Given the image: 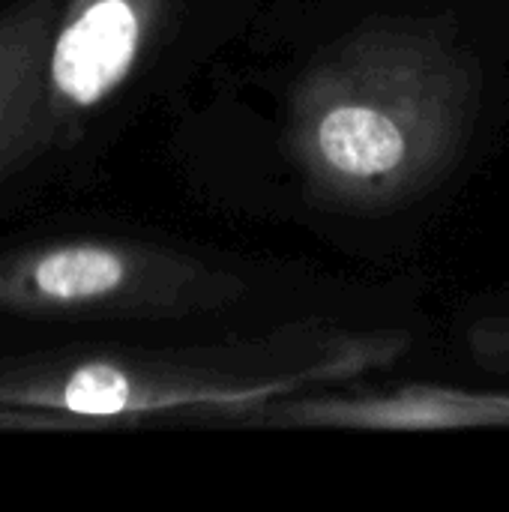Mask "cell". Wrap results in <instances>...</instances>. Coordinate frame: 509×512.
<instances>
[{
  "label": "cell",
  "mask_w": 509,
  "mask_h": 512,
  "mask_svg": "<svg viewBox=\"0 0 509 512\" xmlns=\"http://www.w3.org/2000/svg\"><path fill=\"white\" fill-rule=\"evenodd\" d=\"M477 54L444 18L378 15L330 42L288 99V150L312 198L375 213L429 192L471 141Z\"/></svg>",
  "instance_id": "6da1fadb"
},
{
  "label": "cell",
  "mask_w": 509,
  "mask_h": 512,
  "mask_svg": "<svg viewBox=\"0 0 509 512\" xmlns=\"http://www.w3.org/2000/svg\"><path fill=\"white\" fill-rule=\"evenodd\" d=\"M402 330L294 324L234 345L171 354H75L0 363V408L129 420L231 417L255 423L276 402L333 390L405 357Z\"/></svg>",
  "instance_id": "7a4b0ae2"
},
{
  "label": "cell",
  "mask_w": 509,
  "mask_h": 512,
  "mask_svg": "<svg viewBox=\"0 0 509 512\" xmlns=\"http://www.w3.org/2000/svg\"><path fill=\"white\" fill-rule=\"evenodd\" d=\"M246 282L192 255L78 237L0 255V312L69 321H156L225 309Z\"/></svg>",
  "instance_id": "3957f363"
},
{
  "label": "cell",
  "mask_w": 509,
  "mask_h": 512,
  "mask_svg": "<svg viewBox=\"0 0 509 512\" xmlns=\"http://www.w3.org/2000/svg\"><path fill=\"white\" fill-rule=\"evenodd\" d=\"M171 18V0H66L42 63L33 162L69 147L141 69Z\"/></svg>",
  "instance_id": "277c9868"
},
{
  "label": "cell",
  "mask_w": 509,
  "mask_h": 512,
  "mask_svg": "<svg viewBox=\"0 0 509 512\" xmlns=\"http://www.w3.org/2000/svg\"><path fill=\"white\" fill-rule=\"evenodd\" d=\"M258 426L291 429H372V432H441L509 429V393L408 384L387 393L342 396L333 390L276 402Z\"/></svg>",
  "instance_id": "5b68a950"
},
{
  "label": "cell",
  "mask_w": 509,
  "mask_h": 512,
  "mask_svg": "<svg viewBox=\"0 0 509 512\" xmlns=\"http://www.w3.org/2000/svg\"><path fill=\"white\" fill-rule=\"evenodd\" d=\"M57 15V0H15L0 12V180L33 162L42 63Z\"/></svg>",
  "instance_id": "8992f818"
}]
</instances>
